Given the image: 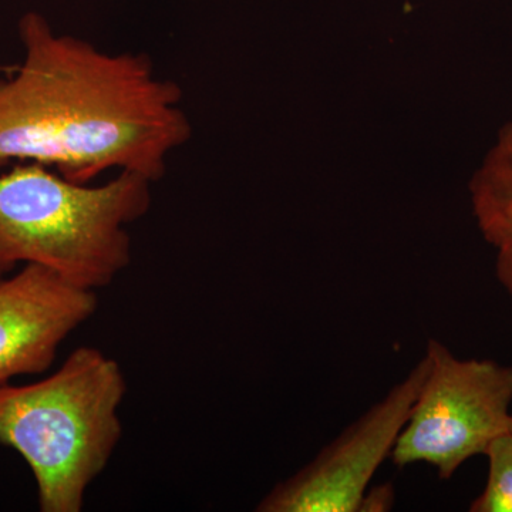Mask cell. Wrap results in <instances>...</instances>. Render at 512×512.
<instances>
[{"instance_id": "1", "label": "cell", "mask_w": 512, "mask_h": 512, "mask_svg": "<svg viewBox=\"0 0 512 512\" xmlns=\"http://www.w3.org/2000/svg\"><path fill=\"white\" fill-rule=\"evenodd\" d=\"M18 30L23 62L0 80V167L39 163L79 184L110 170L161 180L192 136L180 84L146 53L103 52L40 13Z\"/></svg>"}, {"instance_id": "2", "label": "cell", "mask_w": 512, "mask_h": 512, "mask_svg": "<svg viewBox=\"0 0 512 512\" xmlns=\"http://www.w3.org/2000/svg\"><path fill=\"white\" fill-rule=\"evenodd\" d=\"M151 183L119 171L103 185L67 180L39 163L0 174V279L42 265L97 292L131 262L128 227L150 211Z\"/></svg>"}, {"instance_id": "3", "label": "cell", "mask_w": 512, "mask_h": 512, "mask_svg": "<svg viewBox=\"0 0 512 512\" xmlns=\"http://www.w3.org/2000/svg\"><path fill=\"white\" fill-rule=\"evenodd\" d=\"M126 393L119 363L93 346L74 349L40 382L0 386V444L32 470L40 511L83 510L119 446Z\"/></svg>"}, {"instance_id": "4", "label": "cell", "mask_w": 512, "mask_h": 512, "mask_svg": "<svg viewBox=\"0 0 512 512\" xmlns=\"http://www.w3.org/2000/svg\"><path fill=\"white\" fill-rule=\"evenodd\" d=\"M426 355L429 373L390 456L399 467L429 464L447 480L510 429L512 367L458 359L436 339Z\"/></svg>"}, {"instance_id": "5", "label": "cell", "mask_w": 512, "mask_h": 512, "mask_svg": "<svg viewBox=\"0 0 512 512\" xmlns=\"http://www.w3.org/2000/svg\"><path fill=\"white\" fill-rule=\"evenodd\" d=\"M429 357L413 367L406 379L343 431L329 446L276 484L255 508L259 512H355L365 500L367 485L392 454L394 444L424 379Z\"/></svg>"}, {"instance_id": "6", "label": "cell", "mask_w": 512, "mask_h": 512, "mask_svg": "<svg viewBox=\"0 0 512 512\" xmlns=\"http://www.w3.org/2000/svg\"><path fill=\"white\" fill-rule=\"evenodd\" d=\"M97 308V292L70 284L46 266L25 265L0 279V386L47 372L64 340Z\"/></svg>"}, {"instance_id": "7", "label": "cell", "mask_w": 512, "mask_h": 512, "mask_svg": "<svg viewBox=\"0 0 512 512\" xmlns=\"http://www.w3.org/2000/svg\"><path fill=\"white\" fill-rule=\"evenodd\" d=\"M473 214L485 241L495 249V271L512 299V120L470 181Z\"/></svg>"}, {"instance_id": "8", "label": "cell", "mask_w": 512, "mask_h": 512, "mask_svg": "<svg viewBox=\"0 0 512 512\" xmlns=\"http://www.w3.org/2000/svg\"><path fill=\"white\" fill-rule=\"evenodd\" d=\"M488 480L483 493L470 505L471 512H512V431L495 437L485 451Z\"/></svg>"}, {"instance_id": "9", "label": "cell", "mask_w": 512, "mask_h": 512, "mask_svg": "<svg viewBox=\"0 0 512 512\" xmlns=\"http://www.w3.org/2000/svg\"><path fill=\"white\" fill-rule=\"evenodd\" d=\"M510 430L512 431V414H511V421H510Z\"/></svg>"}]
</instances>
